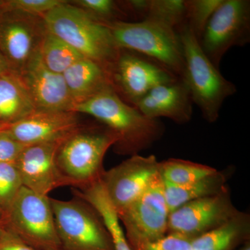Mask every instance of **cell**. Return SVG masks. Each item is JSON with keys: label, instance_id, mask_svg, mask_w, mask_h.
<instances>
[{"label": "cell", "instance_id": "cell-1", "mask_svg": "<svg viewBox=\"0 0 250 250\" xmlns=\"http://www.w3.org/2000/svg\"><path fill=\"white\" fill-rule=\"evenodd\" d=\"M75 113L93 117L119 137L114 146L120 154L134 156L149 149L163 137L164 123L143 115L125 103L111 85L72 108Z\"/></svg>", "mask_w": 250, "mask_h": 250}, {"label": "cell", "instance_id": "cell-2", "mask_svg": "<svg viewBox=\"0 0 250 250\" xmlns=\"http://www.w3.org/2000/svg\"><path fill=\"white\" fill-rule=\"evenodd\" d=\"M63 1L42 16L46 29L98 62L111 75L120 53L109 28L84 10Z\"/></svg>", "mask_w": 250, "mask_h": 250}, {"label": "cell", "instance_id": "cell-3", "mask_svg": "<svg viewBox=\"0 0 250 250\" xmlns=\"http://www.w3.org/2000/svg\"><path fill=\"white\" fill-rule=\"evenodd\" d=\"M119 137L107 126L79 128L62 141L57 154V165L65 187L83 189L102 180L104 159Z\"/></svg>", "mask_w": 250, "mask_h": 250}, {"label": "cell", "instance_id": "cell-4", "mask_svg": "<svg viewBox=\"0 0 250 250\" xmlns=\"http://www.w3.org/2000/svg\"><path fill=\"white\" fill-rule=\"evenodd\" d=\"M184 58L182 80L205 118L209 123L218 121L225 100L237 92L236 85L225 79L204 53L196 36L187 23L178 30Z\"/></svg>", "mask_w": 250, "mask_h": 250}, {"label": "cell", "instance_id": "cell-5", "mask_svg": "<svg viewBox=\"0 0 250 250\" xmlns=\"http://www.w3.org/2000/svg\"><path fill=\"white\" fill-rule=\"evenodd\" d=\"M105 24V23H104ZM119 49L132 51L152 59L182 79L184 58L178 31L159 21L106 23Z\"/></svg>", "mask_w": 250, "mask_h": 250}, {"label": "cell", "instance_id": "cell-6", "mask_svg": "<svg viewBox=\"0 0 250 250\" xmlns=\"http://www.w3.org/2000/svg\"><path fill=\"white\" fill-rule=\"evenodd\" d=\"M61 250H115L103 219L85 200L49 198Z\"/></svg>", "mask_w": 250, "mask_h": 250}, {"label": "cell", "instance_id": "cell-7", "mask_svg": "<svg viewBox=\"0 0 250 250\" xmlns=\"http://www.w3.org/2000/svg\"><path fill=\"white\" fill-rule=\"evenodd\" d=\"M49 198L23 187L5 213L6 229L35 250H61Z\"/></svg>", "mask_w": 250, "mask_h": 250}, {"label": "cell", "instance_id": "cell-8", "mask_svg": "<svg viewBox=\"0 0 250 250\" xmlns=\"http://www.w3.org/2000/svg\"><path fill=\"white\" fill-rule=\"evenodd\" d=\"M250 41V1L223 0L202 33L199 42L217 68L224 56L233 47Z\"/></svg>", "mask_w": 250, "mask_h": 250}, {"label": "cell", "instance_id": "cell-9", "mask_svg": "<svg viewBox=\"0 0 250 250\" xmlns=\"http://www.w3.org/2000/svg\"><path fill=\"white\" fill-rule=\"evenodd\" d=\"M110 77L116 93L134 107L156 87L180 79L152 59L126 49H120Z\"/></svg>", "mask_w": 250, "mask_h": 250}, {"label": "cell", "instance_id": "cell-10", "mask_svg": "<svg viewBox=\"0 0 250 250\" xmlns=\"http://www.w3.org/2000/svg\"><path fill=\"white\" fill-rule=\"evenodd\" d=\"M117 214L127 240L156 241L166 236L170 211L160 172L134 202Z\"/></svg>", "mask_w": 250, "mask_h": 250}, {"label": "cell", "instance_id": "cell-11", "mask_svg": "<svg viewBox=\"0 0 250 250\" xmlns=\"http://www.w3.org/2000/svg\"><path fill=\"white\" fill-rule=\"evenodd\" d=\"M45 32L42 17L0 11V55L9 70L22 73L40 50Z\"/></svg>", "mask_w": 250, "mask_h": 250}, {"label": "cell", "instance_id": "cell-12", "mask_svg": "<svg viewBox=\"0 0 250 250\" xmlns=\"http://www.w3.org/2000/svg\"><path fill=\"white\" fill-rule=\"evenodd\" d=\"M239 211L228 187L220 193L188 202L171 212L167 233H177L193 240L218 228Z\"/></svg>", "mask_w": 250, "mask_h": 250}, {"label": "cell", "instance_id": "cell-13", "mask_svg": "<svg viewBox=\"0 0 250 250\" xmlns=\"http://www.w3.org/2000/svg\"><path fill=\"white\" fill-rule=\"evenodd\" d=\"M159 172V161L155 156L140 154L105 170L102 184L117 213L134 202Z\"/></svg>", "mask_w": 250, "mask_h": 250}, {"label": "cell", "instance_id": "cell-14", "mask_svg": "<svg viewBox=\"0 0 250 250\" xmlns=\"http://www.w3.org/2000/svg\"><path fill=\"white\" fill-rule=\"evenodd\" d=\"M65 139L29 145L23 149L14 164L23 187L43 196L65 187L57 165V152Z\"/></svg>", "mask_w": 250, "mask_h": 250}, {"label": "cell", "instance_id": "cell-15", "mask_svg": "<svg viewBox=\"0 0 250 250\" xmlns=\"http://www.w3.org/2000/svg\"><path fill=\"white\" fill-rule=\"evenodd\" d=\"M20 75L30 94L36 111H72L75 103L63 76L46 67L40 50Z\"/></svg>", "mask_w": 250, "mask_h": 250}, {"label": "cell", "instance_id": "cell-16", "mask_svg": "<svg viewBox=\"0 0 250 250\" xmlns=\"http://www.w3.org/2000/svg\"><path fill=\"white\" fill-rule=\"evenodd\" d=\"M80 127L72 111H36L3 131L26 146L65 139Z\"/></svg>", "mask_w": 250, "mask_h": 250}, {"label": "cell", "instance_id": "cell-17", "mask_svg": "<svg viewBox=\"0 0 250 250\" xmlns=\"http://www.w3.org/2000/svg\"><path fill=\"white\" fill-rule=\"evenodd\" d=\"M192 104L187 85L179 79L150 90L135 107L152 119L166 118L184 125L191 120Z\"/></svg>", "mask_w": 250, "mask_h": 250}, {"label": "cell", "instance_id": "cell-18", "mask_svg": "<svg viewBox=\"0 0 250 250\" xmlns=\"http://www.w3.org/2000/svg\"><path fill=\"white\" fill-rule=\"evenodd\" d=\"M62 75L75 106L111 85L106 69L85 57L72 64Z\"/></svg>", "mask_w": 250, "mask_h": 250}, {"label": "cell", "instance_id": "cell-19", "mask_svg": "<svg viewBox=\"0 0 250 250\" xmlns=\"http://www.w3.org/2000/svg\"><path fill=\"white\" fill-rule=\"evenodd\" d=\"M36 111L21 75L9 70L0 76V124H14Z\"/></svg>", "mask_w": 250, "mask_h": 250}, {"label": "cell", "instance_id": "cell-20", "mask_svg": "<svg viewBox=\"0 0 250 250\" xmlns=\"http://www.w3.org/2000/svg\"><path fill=\"white\" fill-rule=\"evenodd\" d=\"M250 241V215L241 211L192 241V250H236Z\"/></svg>", "mask_w": 250, "mask_h": 250}, {"label": "cell", "instance_id": "cell-21", "mask_svg": "<svg viewBox=\"0 0 250 250\" xmlns=\"http://www.w3.org/2000/svg\"><path fill=\"white\" fill-rule=\"evenodd\" d=\"M231 170H217L214 173L183 185L164 182V193L170 213L188 202L216 195L228 187L227 182Z\"/></svg>", "mask_w": 250, "mask_h": 250}, {"label": "cell", "instance_id": "cell-22", "mask_svg": "<svg viewBox=\"0 0 250 250\" xmlns=\"http://www.w3.org/2000/svg\"><path fill=\"white\" fill-rule=\"evenodd\" d=\"M75 196L88 202L103 219L111 235L115 250H132L114 207L108 200L102 181L83 189H75Z\"/></svg>", "mask_w": 250, "mask_h": 250}, {"label": "cell", "instance_id": "cell-23", "mask_svg": "<svg viewBox=\"0 0 250 250\" xmlns=\"http://www.w3.org/2000/svg\"><path fill=\"white\" fill-rule=\"evenodd\" d=\"M134 9L141 21L154 20L177 31L187 23L184 0H136Z\"/></svg>", "mask_w": 250, "mask_h": 250}, {"label": "cell", "instance_id": "cell-24", "mask_svg": "<svg viewBox=\"0 0 250 250\" xmlns=\"http://www.w3.org/2000/svg\"><path fill=\"white\" fill-rule=\"evenodd\" d=\"M40 54L47 68L62 75L72 64L84 57L72 46L47 29L41 42Z\"/></svg>", "mask_w": 250, "mask_h": 250}, {"label": "cell", "instance_id": "cell-25", "mask_svg": "<svg viewBox=\"0 0 250 250\" xmlns=\"http://www.w3.org/2000/svg\"><path fill=\"white\" fill-rule=\"evenodd\" d=\"M218 170L209 166L181 159H171L159 162V172L165 183L183 185L203 178Z\"/></svg>", "mask_w": 250, "mask_h": 250}, {"label": "cell", "instance_id": "cell-26", "mask_svg": "<svg viewBox=\"0 0 250 250\" xmlns=\"http://www.w3.org/2000/svg\"><path fill=\"white\" fill-rule=\"evenodd\" d=\"M223 0H184L188 27L200 40L207 23Z\"/></svg>", "mask_w": 250, "mask_h": 250}, {"label": "cell", "instance_id": "cell-27", "mask_svg": "<svg viewBox=\"0 0 250 250\" xmlns=\"http://www.w3.org/2000/svg\"><path fill=\"white\" fill-rule=\"evenodd\" d=\"M22 187V179L16 165L0 163V209L4 215Z\"/></svg>", "mask_w": 250, "mask_h": 250}, {"label": "cell", "instance_id": "cell-28", "mask_svg": "<svg viewBox=\"0 0 250 250\" xmlns=\"http://www.w3.org/2000/svg\"><path fill=\"white\" fill-rule=\"evenodd\" d=\"M132 250H192V239L177 233H167L156 240H127Z\"/></svg>", "mask_w": 250, "mask_h": 250}, {"label": "cell", "instance_id": "cell-29", "mask_svg": "<svg viewBox=\"0 0 250 250\" xmlns=\"http://www.w3.org/2000/svg\"><path fill=\"white\" fill-rule=\"evenodd\" d=\"M62 1V0H2L0 1V11L22 13L42 18Z\"/></svg>", "mask_w": 250, "mask_h": 250}, {"label": "cell", "instance_id": "cell-30", "mask_svg": "<svg viewBox=\"0 0 250 250\" xmlns=\"http://www.w3.org/2000/svg\"><path fill=\"white\" fill-rule=\"evenodd\" d=\"M74 2L94 19L105 24L113 22L112 19L120 11L116 1L112 0H77Z\"/></svg>", "mask_w": 250, "mask_h": 250}, {"label": "cell", "instance_id": "cell-31", "mask_svg": "<svg viewBox=\"0 0 250 250\" xmlns=\"http://www.w3.org/2000/svg\"><path fill=\"white\" fill-rule=\"evenodd\" d=\"M12 139L3 130L0 131V163L15 164L18 156L27 147Z\"/></svg>", "mask_w": 250, "mask_h": 250}, {"label": "cell", "instance_id": "cell-32", "mask_svg": "<svg viewBox=\"0 0 250 250\" xmlns=\"http://www.w3.org/2000/svg\"><path fill=\"white\" fill-rule=\"evenodd\" d=\"M0 250H35L20 241L9 231H6L0 236Z\"/></svg>", "mask_w": 250, "mask_h": 250}, {"label": "cell", "instance_id": "cell-33", "mask_svg": "<svg viewBox=\"0 0 250 250\" xmlns=\"http://www.w3.org/2000/svg\"><path fill=\"white\" fill-rule=\"evenodd\" d=\"M6 224H5V215L2 210L0 209V236L6 231Z\"/></svg>", "mask_w": 250, "mask_h": 250}, {"label": "cell", "instance_id": "cell-34", "mask_svg": "<svg viewBox=\"0 0 250 250\" xmlns=\"http://www.w3.org/2000/svg\"><path fill=\"white\" fill-rule=\"evenodd\" d=\"M9 69L6 65V62H5L4 59L0 55V76L4 75L6 72L9 71Z\"/></svg>", "mask_w": 250, "mask_h": 250}, {"label": "cell", "instance_id": "cell-35", "mask_svg": "<svg viewBox=\"0 0 250 250\" xmlns=\"http://www.w3.org/2000/svg\"><path fill=\"white\" fill-rule=\"evenodd\" d=\"M238 250H250V241L246 242L245 244L240 247L239 249Z\"/></svg>", "mask_w": 250, "mask_h": 250}, {"label": "cell", "instance_id": "cell-36", "mask_svg": "<svg viewBox=\"0 0 250 250\" xmlns=\"http://www.w3.org/2000/svg\"><path fill=\"white\" fill-rule=\"evenodd\" d=\"M4 126H3V125L1 124H0V131H1V130L4 129Z\"/></svg>", "mask_w": 250, "mask_h": 250}]
</instances>
